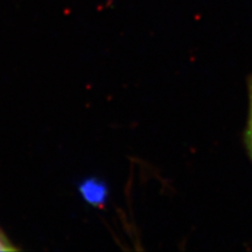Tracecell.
I'll list each match as a JSON object with an SVG mask.
<instances>
[{"instance_id": "6da1fadb", "label": "cell", "mask_w": 252, "mask_h": 252, "mask_svg": "<svg viewBox=\"0 0 252 252\" xmlns=\"http://www.w3.org/2000/svg\"><path fill=\"white\" fill-rule=\"evenodd\" d=\"M77 191L88 206L103 208L109 200V187L103 179L88 176L77 184Z\"/></svg>"}, {"instance_id": "3957f363", "label": "cell", "mask_w": 252, "mask_h": 252, "mask_svg": "<svg viewBox=\"0 0 252 252\" xmlns=\"http://www.w3.org/2000/svg\"><path fill=\"white\" fill-rule=\"evenodd\" d=\"M18 248L12 244V242L6 237L4 232L0 230V251H17Z\"/></svg>"}, {"instance_id": "7a4b0ae2", "label": "cell", "mask_w": 252, "mask_h": 252, "mask_svg": "<svg viewBox=\"0 0 252 252\" xmlns=\"http://www.w3.org/2000/svg\"><path fill=\"white\" fill-rule=\"evenodd\" d=\"M248 98H249V113L248 123L244 132V143L247 146L248 153L252 160V74L248 80Z\"/></svg>"}]
</instances>
